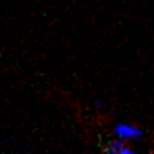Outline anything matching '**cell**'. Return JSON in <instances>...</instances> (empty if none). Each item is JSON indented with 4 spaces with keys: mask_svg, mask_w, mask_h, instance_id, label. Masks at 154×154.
Masks as SVG:
<instances>
[{
    "mask_svg": "<svg viewBox=\"0 0 154 154\" xmlns=\"http://www.w3.org/2000/svg\"><path fill=\"white\" fill-rule=\"evenodd\" d=\"M104 152L107 153H112V154H132L134 150L130 146H127V144L125 143L123 139L121 137H117L114 139V140H112L107 146L104 148Z\"/></svg>",
    "mask_w": 154,
    "mask_h": 154,
    "instance_id": "2",
    "label": "cell"
},
{
    "mask_svg": "<svg viewBox=\"0 0 154 154\" xmlns=\"http://www.w3.org/2000/svg\"><path fill=\"white\" fill-rule=\"evenodd\" d=\"M113 132L117 137H121L123 140H136V139L143 137L144 135L140 127L126 122H117L113 127Z\"/></svg>",
    "mask_w": 154,
    "mask_h": 154,
    "instance_id": "1",
    "label": "cell"
}]
</instances>
